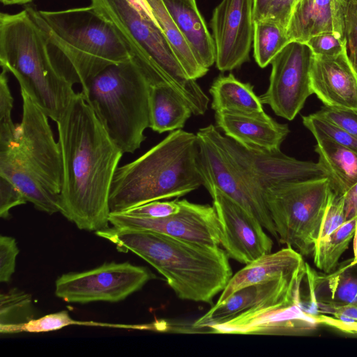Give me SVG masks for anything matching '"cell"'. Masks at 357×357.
<instances>
[{
	"label": "cell",
	"mask_w": 357,
	"mask_h": 357,
	"mask_svg": "<svg viewBox=\"0 0 357 357\" xmlns=\"http://www.w3.org/2000/svg\"><path fill=\"white\" fill-rule=\"evenodd\" d=\"M312 56L305 43L291 41L272 60L268 87L259 98L277 116L292 121L313 93L310 80Z\"/></svg>",
	"instance_id": "cell-13"
},
{
	"label": "cell",
	"mask_w": 357,
	"mask_h": 357,
	"mask_svg": "<svg viewBox=\"0 0 357 357\" xmlns=\"http://www.w3.org/2000/svg\"><path fill=\"white\" fill-rule=\"evenodd\" d=\"M27 202L21 191L6 178L0 176V217L8 219L13 208Z\"/></svg>",
	"instance_id": "cell-41"
},
{
	"label": "cell",
	"mask_w": 357,
	"mask_h": 357,
	"mask_svg": "<svg viewBox=\"0 0 357 357\" xmlns=\"http://www.w3.org/2000/svg\"><path fill=\"white\" fill-rule=\"evenodd\" d=\"M7 73L2 69L0 75V149L8 147L15 140L17 130L12 119L13 98Z\"/></svg>",
	"instance_id": "cell-33"
},
{
	"label": "cell",
	"mask_w": 357,
	"mask_h": 357,
	"mask_svg": "<svg viewBox=\"0 0 357 357\" xmlns=\"http://www.w3.org/2000/svg\"><path fill=\"white\" fill-rule=\"evenodd\" d=\"M96 234L112 242L119 252H133L151 264L182 300L211 303L233 275L229 257L218 245L113 227Z\"/></svg>",
	"instance_id": "cell-2"
},
{
	"label": "cell",
	"mask_w": 357,
	"mask_h": 357,
	"mask_svg": "<svg viewBox=\"0 0 357 357\" xmlns=\"http://www.w3.org/2000/svg\"><path fill=\"white\" fill-rule=\"evenodd\" d=\"M56 123L63 165L60 213L79 229H105L111 185L123 153L81 92Z\"/></svg>",
	"instance_id": "cell-1"
},
{
	"label": "cell",
	"mask_w": 357,
	"mask_h": 357,
	"mask_svg": "<svg viewBox=\"0 0 357 357\" xmlns=\"http://www.w3.org/2000/svg\"><path fill=\"white\" fill-rule=\"evenodd\" d=\"M295 3L296 0H270L264 19L287 29Z\"/></svg>",
	"instance_id": "cell-42"
},
{
	"label": "cell",
	"mask_w": 357,
	"mask_h": 357,
	"mask_svg": "<svg viewBox=\"0 0 357 357\" xmlns=\"http://www.w3.org/2000/svg\"><path fill=\"white\" fill-rule=\"evenodd\" d=\"M302 284L208 328V333L305 335L312 332L320 324L317 314L308 312L302 301Z\"/></svg>",
	"instance_id": "cell-10"
},
{
	"label": "cell",
	"mask_w": 357,
	"mask_h": 357,
	"mask_svg": "<svg viewBox=\"0 0 357 357\" xmlns=\"http://www.w3.org/2000/svg\"><path fill=\"white\" fill-rule=\"evenodd\" d=\"M153 278L147 268L129 262L104 263L89 271L61 275L55 282V295L69 303H116L141 289Z\"/></svg>",
	"instance_id": "cell-12"
},
{
	"label": "cell",
	"mask_w": 357,
	"mask_h": 357,
	"mask_svg": "<svg viewBox=\"0 0 357 357\" xmlns=\"http://www.w3.org/2000/svg\"><path fill=\"white\" fill-rule=\"evenodd\" d=\"M305 44L314 55L336 56L347 50L345 36L335 32L314 36Z\"/></svg>",
	"instance_id": "cell-35"
},
{
	"label": "cell",
	"mask_w": 357,
	"mask_h": 357,
	"mask_svg": "<svg viewBox=\"0 0 357 357\" xmlns=\"http://www.w3.org/2000/svg\"><path fill=\"white\" fill-rule=\"evenodd\" d=\"M33 317L31 296L25 291L12 288L0 294V326L25 323Z\"/></svg>",
	"instance_id": "cell-32"
},
{
	"label": "cell",
	"mask_w": 357,
	"mask_h": 357,
	"mask_svg": "<svg viewBox=\"0 0 357 357\" xmlns=\"http://www.w3.org/2000/svg\"><path fill=\"white\" fill-rule=\"evenodd\" d=\"M61 57L60 66L81 85L106 67L132 56L112 24L91 4L56 11L26 8Z\"/></svg>",
	"instance_id": "cell-6"
},
{
	"label": "cell",
	"mask_w": 357,
	"mask_h": 357,
	"mask_svg": "<svg viewBox=\"0 0 357 357\" xmlns=\"http://www.w3.org/2000/svg\"><path fill=\"white\" fill-rule=\"evenodd\" d=\"M357 218L346 220L328 236L317 242L312 255L317 268L324 273L335 271L353 239Z\"/></svg>",
	"instance_id": "cell-29"
},
{
	"label": "cell",
	"mask_w": 357,
	"mask_h": 357,
	"mask_svg": "<svg viewBox=\"0 0 357 357\" xmlns=\"http://www.w3.org/2000/svg\"><path fill=\"white\" fill-rule=\"evenodd\" d=\"M209 93L211 108L216 111L229 110L247 114L264 112L262 103L250 83H243L229 73L220 75L212 83Z\"/></svg>",
	"instance_id": "cell-27"
},
{
	"label": "cell",
	"mask_w": 357,
	"mask_h": 357,
	"mask_svg": "<svg viewBox=\"0 0 357 357\" xmlns=\"http://www.w3.org/2000/svg\"><path fill=\"white\" fill-rule=\"evenodd\" d=\"M345 3L346 0L298 1L287 28L291 42L305 43L323 33L344 35Z\"/></svg>",
	"instance_id": "cell-21"
},
{
	"label": "cell",
	"mask_w": 357,
	"mask_h": 357,
	"mask_svg": "<svg viewBox=\"0 0 357 357\" xmlns=\"http://www.w3.org/2000/svg\"><path fill=\"white\" fill-rule=\"evenodd\" d=\"M16 240L11 236H0V281L8 282L15 271L19 254Z\"/></svg>",
	"instance_id": "cell-40"
},
{
	"label": "cell",
	"mask_w": 357,
	"mask_h": 357,
	"mask_svg": "<svg viewBox=\"0 0 357 357\" xmlns=\"http://www.w3.org/2000/svg\"><path fill=\"white\" fill-rule=\"evenodd\" d=\"M312 310L344 320L357 321V306L348 304L315 302Z\"/></svg>",
	"instance_id": "cell-43"
},
{
	"label": "cell",
	"mask_w": 357,
	"mask_h": 357,
	"mask_svg": "<svg viewBox=\"0 0 357 357\" xmlns=\"http://www.w3.org/2000/svg\"><path fill=\"white\" fill-rule=\"evenodd\" d=\"M201 185L197 135L176 130L136 160L119 166L111 185L109 211L181 197Z\"/></svg>",
	"instance_id": "cell-3"
},
{
	"label": "cell",
	"mask_w": 357,
	"mask_h": 357,
	"mask_svg": "<svg viewBox=\"0 0 357 357\" xmlns=\"http://www.w3.org/2000/svg\"><path fill=\"white\" fill-rule=\"evenodd\" d=\"M290 42L287 29L279 24L266 19L255 22L254 57L260 68L270 64Z\"/></svg>",
	"instance_id": "cell-30"
},
{
	"label": "cell",
	"mask_w": 357,
	"mask_h": 357,
	"mask_svg": "<svg viewBox=\"0 0 357 357\" xmlns=\"http://www.w3.org/2000/svg\"><path fill=\"white\" fill-rule=\"evenodd\" d=\"M310 80L324 106L357 109V74L347 50L336 56L313 54Z\"/></svg>",
	"instance_id": "cell-18"
},
{
	"label": "cell",
	"mask_w": 357,
	"mask_h": 357,
	"mask_svg": "<svg viewBox=\"0 0 357 357\" xmlns=\"http://www.w3.org/2000/svg\"><path fill=\"white\" fill-rule=\"evenodd\" d=\"M353 248H354V255L353 261H354V263L356 264H357V219H356L355 230H354V237H353Z\"/></svg>",
	"instance_id": "cell-48"
},
{
	"label": "cell",
	"mask_w": 357,
	"mask_h": 357,
	"mask_svg": "<svg viewBox=\"0 0 357 357\" xmlns=\"http://www.w3.org/2000/svg\"><path fill=\"white\" fill-rule=\"evenodd\" d=\"M303 123L311 132H321L338 144L357 153V137L331 123L317 116L314 114L302 116Z\"/></svg>",
	"instance_id": "cell-34"
},
{
	"label": "cell",
	"mask_w": 357,
	"mask_h": 357,
	"mask_svg": "<svg viewBox=\"0 0 357 357\" xmlns=\"http://www.w3.org/2000/svg\"><path fill=\"white\" fill-rule=\"evenodd\" d=\"M208 192L219 220L220 244L228 257L248 264L271 252L273 241L252 213L216 188Z\"/></svg>",
	"instance_id": "cell-16"
},
{
	"label": "cell",
	"mask_w": 357,
	"mask_h": 357,
	"mask_svg": "<svg viewBox=\"0 0 357 357\" xmlns=\"http://www.w3.org/2000/svg\"><path fill=\"white\" fill-rule=\"evenodd\" d=\"M319 324H324L343 333L357 335V321L344 320L325 314H317Z\"/></svg>",
	"instance_id": "cell-44"
},
{
	"label": "cell",
	"mask_w": 357,
	"mask_h": 357,
	"mask_svg": "<svg viewBox=\"0 0 357 357\" xmlns=\"http://www.w3.org/2000/svg\"><path fill=\"white\" fill-rule=\"evenodd\" d=\"M69 326H88L108 327L109 323L77 321L72 319L68 312L62 310L49 314L38 319H32L25 323L8 325L3 328L6 334L19 333H44L60 330Z\"/></svg>",
	"instance_id": "cell-31"
},
{
	"label": "cell",
	"mask_w": 357,
	"mask_h": 357,
	"mask_svg": "<svg viewBox=\"0 0 357 357\" xmlns=\"http://www.w3.org/2000/svg\"><path fill=\"white\" fill-rule=\"evenodd\" d=\"M298 1H299V0H296V3Z\"/></svg>",
	"instance_id": "cell-50"
},
{
	"label": "cell",
	"mask_w": 357,
	"mask_h": 357,
	"mask_svg": "<svg viewBox=\"0 0 357 357\" xmlns=\"http://www.w3.org/2000/svg\"><path fill=\"white\" fill-rule=\"evenodd\" d=\"M211 133L235 165L262 191L273 185L292 181L328 177L318 162L289 157L280 150L264 153L249 150L222 135L212 124Z\"/></svg>",
	"instance_id": "cell-14"
},
{
	"label": "cell",
	"mask_w": 357,
	"mask_h": 357,
	"mask_svg": "<svg viewBox=\"0 0 357 357\" xmlns=\"http://www.w3.org/2000/svg\"><path fill=\"white\" fill-rule=\"evenodd\" d=\"M143 15L155 20L151 10L146 0H128ZM156 21V20H155Z\"/></svg>",
	"instance_id": "cell-47"
},
{
	"label": "cell",
	"mask_w": 357,
	"mask_h": 357,
	"mask_svg": "<svg viewBox=\"0 0 357 357\" xmlns=\"http://www.w3.org/2000/svg\"><path fill=\"white\" fill-rule=\"evenodd\" d=\"M47 38L26 8L0 14V64L56 123L76 93L50 52Z\"/></svg>",
	"instance_id": "cell-4"
},
{
	"label": "cell",
	"mask_w": 357,
	"mask_h": 357,
	"mask_svg": "<svg viewBox=\"0 0 357 357\" xmlns=\"http://www.w3.org/2000/svg\"><path fill=\"white\" fill-rule=\"evenodd\" d=\"M254 26L253 0H222L215 8L211 26L219 70H233L249 60Z\"/></svg>",
	"instance_id": "cell-17"
},
{
	"label": "cell",
	"mask_w": 357,
	"mask_h": 357,
	"mask_svg": "<svg viewBox=\"0 0 357 357\" xmlns=\"http://www.w3.org/2000/svg\"><path fill=\"white\" fill-rule=\"evenodd\" d=\"M312 133L317 162L327 172L334 192L343 195L357 182V153L321 132Z\"/></svg>",
	"instance_id": "cell-25"
},
{
	"label": "cell",
	"mask_w": 357,
	"mask_h": 357,
	"mask_svg": "<svg viewBox=\"0 0 357 357\" xmlns=\"http://www.w3.org/2000/svg\"><path fill=\"white\" fill-rule=\"evenodd\" d=\"M307 281L312 305L315 302L357 306V264L353 259L330 273H319L307 265Z\"/></svg>",
	"instance_id": "cell-24"
},
{
	"label": "cell",
	"mask_w": 357,
	"mask_h": 357,
	"mask_svg": "<svg viewBox=\"0 0 357 357\" xmlns=\"http://www.w3.org/2000/svg\"><path fill=\"white\" fill-rule=\"evenodd\" d=\"M199 166L203 185L216 188L252 213L278 241L275 225L267 208L264 192L235 165L214 139L210 126L197 132Z\"/></svg>",
	"instance_id": "cell-11"
},
{
	"label": "cell",
	"mask_w": 357,
	"mask_h": 357,
	"mask_svg": "<svg viewBox=\"0 0 357 357\" xmlns=\"http://www.w3.org/2000/svg\"><path fill=\"white\" fill-rule=\"evenodd\" d=\"M194 56L209 69L215 63V47L195 0H162Z\"/></svg>",
	"instance_id": "cell-23"
},
{
	"label": "cell",
	"mask_w": 357,
	"mask_h": 357,
	"mask_svg": "<svg viewBox=\"0 0 357 357\" xmlns=\"http://www.w3.org/2000/svg\"><path fill=\"white\" fill-rule=\"evenodd\" d=\"M22 117L15 140L0 149V176L26 201L50 215L60 212L63 165L49 117L22 90Z\"/></svg>",
	"instance_id": "cell-5"
},
{
	"label": "cell",
	"mask_w": 357,
	"mask_h": 357,
	"mask_svg": "<svg viewBox=\"0 0 357 357\" xmlns=\"http://www.w3.org/2000/svg\"><path fill=\"white\" fill-rule=\"evenodd\" d=\"M269 1L270 0H253L254 22L260 21L265 18Z\"/></svg>",
	"instance_id": "cell-46"
},
{
	"label": "cell",
	"mask_w": 357,
	"mask_h": 357,
	"mask_svg": "<svg viewBox=\"0 0 357 357\" xmlns=\"http://www.w3.org/2000/svg\"><path fill=\"white\" fill-rule=\"evenodd\" d=\"M306 273L307 264L304 270L294 275L241 288L222 304H215L206 313L198 318L192 326L202 328L208 333V328L229 321L264 301L293 289L305 280Z\"/></svg>",
	"instance_id": "cell-20"
},
{
	"label": "cell",
	"mask_w": 357,
	"mask_h": 357,
	"mask_svg": "<svg viewBox=\"0 0 357 357\" xmlns=\"http://www.w3.org/2000/svg\"><path fill=\"white\" fill-rule=\"evenodd\" d=\"M4 5H15V4H26L31 2L33 0H0Z\"/></svg>",
	"instance_id": "cell-49"
},
{
	"label": "cell",
	"mask_w": 357,
	"mask_h": 357,
	"mask_svg": "<svg viewBox=\"0 0 357 357\" xmlns=\"http://www.w3.org/2000/svg\"><path fill=\"white\" fill-rule=\"evenodd\" d=\"M193 114L188 104L169 86L152 85L149 91V128L158 133L183 128Z\"/></svg>",
	"instance_id": "cell-26"
},
{
	"label": "cell",
	"mask_w": 357,
	"mask_h": 357,
	"mask_svg": "<svg viewBox=\"0 0 357 357\" xmlns=\"http://www.w3.org/2000/svg\"><path fill=\"white\" fill-rule=\"evenodd\" d=\"M344 197L334 192L328 204L317 241L328 236L345 221Z\"/></svg>",
	"instance_id": "cell-37"
},
{
	"label": "cell",
	"mask_w": 357,
	"mask_h": 357,
	"mask_svg": "<svg viewBox=\"0 0 357 357\" xmlns=\"http://www.w3.org/2000/svg\"><path fill=\"white\" fill-rule=\"evenodd\" d=\"M333 189L328 177L282 182L264 191L278 241L312 255Z\"/></svg>",
	"instance_id": "cell-9"
},
{
	"label": "cell",
	"mask_w": 357,
	"mask_h": 357,
	"mask_svg": "<svg viewBox=\"0 0 357 357\" xmlns=\"http://www.w3.org/2000/svg\"><path fill=\"white\" fill-rule=\"evenodd\" d=\"M178 199L168 202L153 201L121 212L125 214L144 218H162L180 211Z\"/></svg>",
	"instance_id": "cell-39"
},
{
	"label": "cell",
	"mask_w": 357,
	"mask_h": 357,
	"mask_svg": "<svg viewBox=\"0 0 357 357\" xmlns=\"http://www.w3.org/2000/svg\"><path fill=\"white\" fill-rule=\"evenodd\" d=\"M215 119L225 136L249 150L258 152L280 151L290 132L287 123L275 121L265 112L247 114L220 110L215 112Z\"/></svg>",
	"instance_id": "cell-19"
},
{
	"label": "cell",
	"mask_w": 357,
	"mask_h": 357,
	"mask_svg": "<svg viewBox=\"0 0 357 357\" xmlns=\"http://www.w3.org/2000/svg\"><path fill=\"white\" fill-rule=\"evenodd\" d=\"M344 35L349 59L357 74V0H346Z\"/></svg>",
	"instance_id": "cell-38"
},
{
	"label": "cell",
	"mask_w": 357,
	"mask_h": 357,
	"mask_svg": "<svg viewBox=\"0 0 357 357\" xmlns=\"http://www.w3.org/2000/svg\"><path fill=\"white\" fill-rule=\"evenodd\" d=\"M180 211L162 218H144L110 213L109 223L117 229L149 230L211 246L220 244L221 229L213 206L178 200Z\"/></svg>",
	"instance_id": "cell-15"
},
{
	"label": "cell",
	"mask_w": 357,
	"mask_h": 357,
	"mask_svg": "<svg viewBox=\"0 0 357 357\" xmlns=\"http://www.w3.org/2000/svg\"><path fill=\"white\" fill-rule=\"evenodd\" d=\"M306 264L303 255L289 246L265 255L232 275L215 305L222 304L241 288L294 275L304 270Z\"/></svg>",
	"instance_id": "cell-22"
},
{
	"label": "cell",
	"mask_w": 357,
	"mask_h": 357,
	"mask_svg": "<svg viewBox=\"0 0 357 357\" xmlns=\"http://www.w3.org/2000/svg\"><path fill=\"white\" fill-rule=\"evenodd\" d=\"M146 1L188 77L196 80L204 76L208 69L198 62L177 25L168 13L162 0Z\"/></svg>",
	"instance_id": "cell-28"
},
{
	"label": "cell",
	"mask_w": 357,
	"mask_h": 357,
	"mask_svg": "<svg viewBox=\"0 0 357 357\" xmlns=\"http://www.w3.org/2000/svg\"><path fill=\"white\" fill-rule=\"evenodd\" d=\"M91 1L137 59L151 86L168 85L188 104L194 115L206 113L208 96L195 79L188 77L155 20L143 15L128 0Z\"/></svg>",
	"instance_id": "cell-7"
},
{
	"label": "cell",
	"mask_w": 357,
	"mask_h": 357,
	"mask_svg": "<svg viewBox=\"0 0 357 357\" xmlns=\"http://www.w3.org/2000/svg\"><path fill=\"white\" fill-rule=\"evenodd\" d=\"M343 197L346 220L357 218V182L343 195Z\"/></svg>",
	"instance_id": "cell-45"
},
{
	"label": "cell",
	"mask_w": 357,
	"mask_h": 357,
	"mask_svg": "<svg viewBox=\"0 0 357 357\" xmlns=\"http://www.w3.org/2000/svg\"><path fill=\"white\" fill-rule=\"evenodd\" d=\"M150 87L133 56L106 67L82 84L84 99L123 153H133L146 139Z\"/></svg>",
	"instance_id": "cell-8"
},
{
	"label": "cell",
	"mask_w": 357,
	"mask_h": 357,
	"mask_svg": "<svg viewBox=\"0 0 357 357\" xmlns=\"http://www.w3.org/2000/svg\"><path fill=\"white\" fill-rule=\"evenodd\" d=\"M314 114L357 137V109L324 106Z\"/></svg>",
	"instance_id": "cell-36"
}]
</instances>
